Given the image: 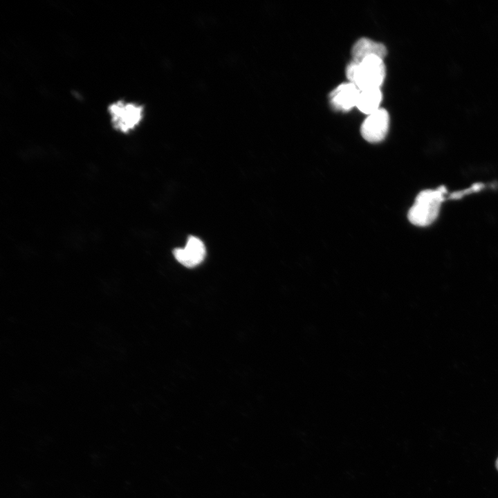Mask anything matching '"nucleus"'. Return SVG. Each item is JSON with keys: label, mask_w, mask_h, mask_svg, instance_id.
I'll list each match as a JSON object with an SVG mask.
<instances>
[{"label": "nucleus", "mask_w": 498, "mask_h": 498, "mask_svg": "<svg viewBox=\"0 0 498 498\" xmlns=\"http://www.w3.org/2000/svg\"><path fill=\"white\" fill-rule=\"evenodd\" d=\"M495 465H496V468H497V470H498V458H497V459L496 460Z\"/></svg>", "instance_id": "1a4fd4ad"}, {"label": "nucleus", "mask_w": 498, "mask_h": 498, "mask_svg": "<svg viewBox=\"0 0 498 498\" xmlns=\"http://www.w3.org/2000/svg\"><path fill=\"white\" fill-rule=\"evenodd\" d=\"M386 55L387 48L383 44L366 37L359 39L351 48L352 61L356 63L370 56H377L383 59Z\"/></svg>", "instance_id": "0eeeda50"}, {"label": "nucleus", "mask_w": 498, "mask_h": 498, "mask_svg": "<svg viewBox=\"0 0 498 498\" xmlns=\"http://www.w3.org/2000/svg\"><path fill=\"white\" fill-rule=\"evenodd\" d=\"M382 94L380 88L361 90L358 98L356 107L360 111L369 115L380 109Z\"/></svg>", "instance_id": "6e6552de"}, {"label": "nucleus", "mask_w": 498, "mask_h": 498, "mask_svg": "<svg viewBox=\"0 0 498 498\" xmlns=\"http://www.w3.org/2000/svg\"><path fill=\"white\" fill-rule=\"evenodd\" d=\"M360 91L351 82L342 83L330 93L331 104L336 110L348 111L356 107Z\"/></svg>", "instance_id": "423d86ee"}, {"label": "nucleus", "mask_w": 498, "mask_h": 498, "mask_svg": "<svg viewBox=\"0 0 498 498\" xmlns=\"http://www.w3.org/2000/svg\"><path fill=\"white\" fill-rule=\"evenodd\" d=\"M446 192L443 186L421 192L408 212L409 221L417 226L430 225L439 215Z\"/></svg>", "instance_id": "f03ea898"}, {"label": "nucleus", "mask_w": 498, "mask_h": 498, "mask_svg": "<svg viewBox=\"0 0 498 498\" xmlns=\"http://www.w3.org/2000/svg\"><path fill=\"white\" fill-rule=\"evenodd\" d=\"M389 126V113L386 109L380 108L365 118L361 125L360 133L367 142H378L385 138Z\"/></svg>", "instance_id": "20e7f679"}, {"label": "nucleus", "mask_w": 498, "mask_h": 498, "mask_svg": "<svg viewBox=\"0 0 498 498\" xmlns=\"http://www.w3.org/2000/svg\"><path fill=\"white\" fill-rule=\"evenodd\" d=\"M112 127L121 133H129L134 130L143 118L142 106L124 100L111 102L107 109Z\"/></svg>", "instance_id": "7ed1b4c3"}, {"label": "nucleus", "mask_w": 498, "mask_h": 498, "mask_svg": "<svg viewBox=\"0 0 498 498\" xmlns=\"http://www.w3.org/2000/svg\"><path fill=\"white\" fill-rule=\"evenodd\" d=\"M176 259L186 267H194L199 265L205 256V247L203 241L194 236L187 239L183 248L174 250Z\"/></svg>", "instance_id": "39448f33"}, {"label": "nucleus", "mask_w": 498, "mask_h": 498, "mask_svg": "<svg viewBox=\"0 0 498 498\" xmlns=\"http://www.w3.org/2000/svg\"><path fill=\"white\" fill-rule=\"evenodd\" d=\"M386 75L383 59L377 56L367 57L359 63L351 61L346 68V76L360 91L380 88Z\"/></svg>", "instance_id": "f257e3e1"}]
</instances>
